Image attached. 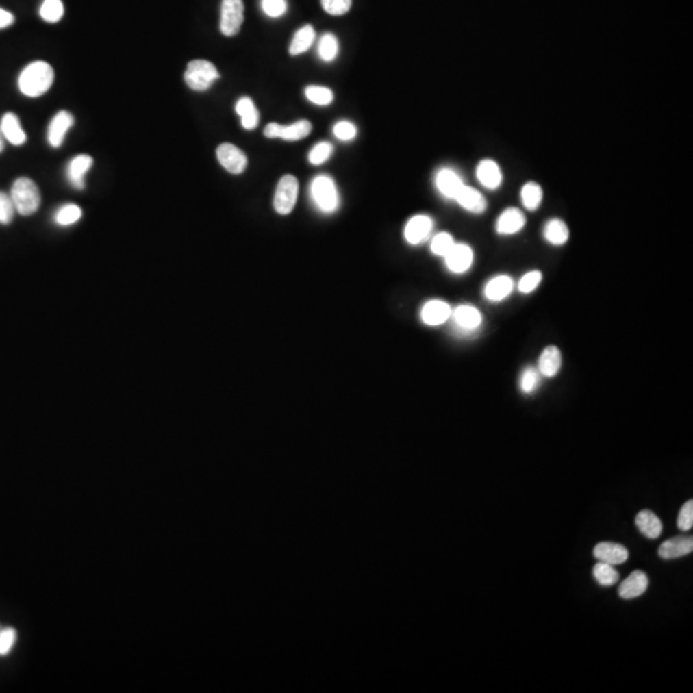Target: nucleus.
<instances>
[{
	"mask_svg": "<svg viewBox=\"0 0 693 693\" xmlns=\"http://www.w3.org/2000/svg\"><path fill=\"white\" fill-rule=\"evenodd\" d=\"M54 81V71L47 62H32L18 76V89L29 98H38L51 89Z\"/></svg>",
	"mask_w": 693,
	"mask_h": 693,
	"instance_id": "nucleus-1",
	"label": "nucleus"
},
{
	"mask_svg": "<svg viewBox=\"0 0 693 693\" xmlns=\"http://www.w3.org/2000/svg\"><path fill=\"white\" fill-rule=\"evenodd\" d=\"M10 195L16 211L22 216L35 214L40 207V190L29 177L17 179L12 185Z\"/></svg>",
	"mask_w": 693,
	"mask_h": 693,
	"instance_id": "nucleus-2",
	"label": "nucleus"
},
{
	"mask_svg": "<svg viewBox=\"0 0 693 693\" xmlns=\"http://www.w3.org/2000/svg\"><path fill=\"white\" fill-rule=\"evenodd\" d=\"M220 73L214 67V63L205 60H194L189 62L186 71L184 73V80L186 85L195 92H205L211 88Z\"/></svg>",
	"mask_w": 693,
	"mask_h": 693,
	"instance_id": "nucleus-3",
	"label": "nucleus"
},
{
	"mask_svg": "<svg viewBox=\"0 0 693 693\" xmlns=\"http://www.w3.org/2000/svg\"><path fill=\"white\" fill-rule=\"evenodd\" d=\"M311 195L317 207L327 214L334 212L339 205V194L331 177L321 175L311 184Z\"/></svg>",
	"mask_w": 693,
	"mask_h": 693,
	"instance_id": "nucleus-4",
	"label": "nucleus"
},
{
	"mask_svg": "<svg viewBox=\"0 0 693 693\" xmlns=\"http://www.w3.org/2000/svg\"><path fill=\"white\" fill-rule=\"evenodd\" d=\"M298 180L292 175H286L280 179L276 186L274 197V208L279 214H289L297 203L298 198Z\"/></svg>",
	"mask_w": 693,
	"mask_h": 693,
	"instance_id": "nucleus-5",
	"label": "nucleus"
},
{
	"mask_svg": "<svg viewBox=\"0 0 693 693\" xmlns=\"http://www.w3.org/2000/svg\"><path fill=\"white\" fill-rule=\"evenodd\" d=\"M244 21L243 0H223L220 30L225 36H235Z\"/></svg>",
	"mask_w": 693,
	"mask_h": 693,
	"instance_id": "nucleus-6",
	"label": "nucleus"
},
{
	"mask_svg": "<svg viewBox=\"0 0 693 693\" xmlns=\"http://www.w3.org/2000/svg\"><path fill=\"white\" fill-rule=\"evenodd\" d=\"M312 130V125L307 120H301L292 125H280V123H268L265 127L264 135L268 139H284L289 142H296L305 139Z\"/></svg>",
	"mask_w": 693,
	"mask_h": 693,
	"instance_id": "nucleus-7",
	"label": "nucleus"
},
{
	"mask_svg": "<svg viewBox=\"0 0 693 693\" xmlns=\"http://www.w3.org/2000/svg\"><path fill=\"white\" fill-rule=\"evenodd\" d=\"M216 154H217L218 162L227 173H234V175L244 173L247 164H248V160H247L244 152L242 149H239L238 147H235L233 144H221L217 148Z\"/></svg>",
	"mask_w": 693,
	"mask_h": 693,
	"instance_id": "nucleus-8",
	"label": "nucleus"
},
{
	"mask_svg": "<svg viewBox=\"0 0 693 693\" xmlns=\"http://www.w3.org/2000/svg\"><path fill=\"white\" fill-rule=\"evenodd\" d=\"M451 317L453 318L455 327H457L461 333H465V334H471V333L477 331L483 323V316H481L479 310L474 306H469V305H462V306L457 307L452 312Z\"/></svg>",
	"mask_w": 693,
	"mask_h": 693,
	"instance_id": "nucleus-9",
	"label": "nucleus"
},
{
	"mask_svg": "<svg viewBox=\"0 0 693 693\" xmlns=\"http://www.w3.org/2000/svg\"><path fill=\"white\" fill-rule=\"evenodd\" d=\"M446 266L453 274H464L474 262V252L468 244H456L444 255Z\"/></svg>",
	"mask_w": 693,
	"mask_h": 693,
	"instance_id": "nucleus-10",
	"label": "nucleus"
},
{
	"mask_svg": "<svg viewBox=\"0 0 693 693\" xmlns=\"http://www.w3.org/2000/svg\"><path fill=\"white\" fill-rule=\"evenodd\" d=\"M433 230V220L427 214H418L408 220L405 227V238L410 244L418 245L425 242Z\"/></svg>",
	"mask_w": 693,
	"mask_h": 693,
	"instance_id": "nucleus-11",
	"label": "nucleus"
},
{
	"mask_svg": "<svg viewBox=\"0 0 693 693\" xmlns=\"http://www.w3.org/2000/svg\"><path fill=\"white\" fill-rule=\"evenodd\" d=\"M593 556L596 560L601 562L620 565L629 559V552L620 543L600 542L593 549Z\"/></svg>",
	"mask_w": 693,
	"mask_h": 693,
	"instance_id": "nucleus-12",
	"label": "nucleus"
},
{
	"mask_svg": "<svg viewBox=\"0 0 693 693\" xmlns=\"http://www.w3.org/2000/svg\"><path fill=\"white\" fill-rule=\"evenodd\" d=\"M73 123L75 118L68 111H61L53 117L48 129V142L53 148L61 147L64 142L66 134L68 133Z\"/></svg>",
	"mask_w": 693,
	"mask_h": 693,
	"instance_id": "nucleus-13",
	"label": "nucleus"
},
{
	"mask_svg": "<svg viewBox=\"0 0 693 693\" xmlns=\"http://www.w3.org/2000/svg\"><path fill=\"white\" fill-rule=\"evenodd\" d=\"M92 158L86 154H80L75 158H72L70 164L67 166L66 176L68 183L77 190H81L85 188V176L92 168Z\"/></svg>",
	"mask_w": 693,
	"mask_h": 693,
	"instance_id": "nucleus-14",
	"label": "nucleus"
},
{
	"mask_svg": "<svg viewBox=\"0 0 693 693\" xmlns=\"http://www.w3.org/2000/svg\"><path fill=\"white\" fill-rule=\"evenodd\" d=\"M452 315V310L449 303L434 299L427 302L421 310V320L429 327H438L444 324Z\"/></svg>",
	"mask_w": 693,
	"mask_h": 693,
	"instance_id": "nucleus-15",
	"label": "nucleus"
},
{
	"mask_svg": "<svg viewBox=\"0 0 693 693\" xmlns=\"http://www.w3.org/2000/svg\"><path fill=\"white\" fill-rule=\"evenodd\" d=\"M648 587V577L642 570L633 571L619 587V596L622 600H633L642 596Z\"/></svg>",
	"mask_w": 693,
	"mask_h": 693,
	"instance_id": "nucleus-16",
	"label": "nucleus"
},
{
	"mask_svg": "<svg viewBox=\"0 0 693 693\" xmlns=\"http://www.w3.org/2000/svg\"><path fill=\"white\" fill-rule=\"evenodd\" d=\"M693 551L692 537H674L665 540L659 547V556L664 560H674L683 557Z\"/></svg>",
	"mask_w": 693,
	"mask_h": 693,
	"instance_id": "nucleus-17",
	"label": "nucleus"
},
{
	"mask_svg": "<svg viewBox=\"0 0 693 693\" xmlns=\"http://www.w3.org/2000/svg\"><path fill=\"white\" fill-rule=\"evenodd\" d=\"M525 216L518 208H507L500 214L496 230L500 235H514L525 226Z\"/></svg>",
	"mask_w": 693,
	"mask_h": 693,
	"instance_id": "nucleus-18",
	"label": "nucleus"
},
{
	"mask_svg": "<svg viewBox=\"0 0 693 693\" xmlns=\"http://www.w3.org/2000/svg\"><path fill=\"white\" fill-rule=\"evenodd\" d=\"M455 201L466 211L471 214H483L487 210V201L484 195L478 192L477 189L464 185L461 188Z\"/></svg>",
	"mask_w": 693,
	"mask_h": 693,
	"instance_id": "nucleus-19",
	"label": "nucleus"
},
{
	"mask_svg": "<svg viewBox=\"0 0 693 693\" xmlns=\"http://www.w3.org/2000/svg\"><path fill=\"white\" fill-rule=\"evenodd\" d=\"M436 185L439 193L449 199H455L465 184L456 171L451 168H442L436 176Z\"/></svg>",
	"mask_w": 693,
	"mask_h": 693,
	"instance_id": "nucleus-20",
	"label": "nucleus"
},
{
	"mask_svg": "<svg viewBox=\"0 0 693 693\" xmlns=\"http://www.w3.org/2000/svg\"><path fill=\"white\" fill-rule=\"evenodd\" d=\"M512 290L514 280L510 276H494L484 286V296L490 302H501L510 296Z\"/></svg>",
	"mask_w": 693,
	"mask_h": 693,
	"instance_id": "nucleus-21",
	"label": "nucleus"
},
{
	"mask_svg": "<svg viewBox=\"0 0 693 693\" xmlns=\"http://www.w3.org/2000/svg\"><path fill=\"white\" fill-rule=\"evenodd\" d=\"M477 177L479 183L490 189L494 190L500 188L502 184V173L500 166L493 160H483L477 167Z\"/></svg>",
	"mask_w": 693,
	"mask_h": 693,
	"instance_id": "nucleus-22",
	"label": "nucleus"
},
{
	"mask_svg": "<svg viewBox=\"0 0 693 693\" xmlns=\"http://www.w3.org/2000/svg\"><path fill=\"white\" fill-rule=\"evenodd\" d=\"M0 129H1V133L4 135V138L12 145L20 147L22 144L26 143V140H27L26 133L23 131V129L21 126L20 120L14 113L8 112L3 116Z\"/></svg>",
	"mask_w": 693,
	"mask_h": 693,
	"instance_id": "nucleus-23",
	"label": "nucleus"
},
{
	"mask_svg": "<svg viewBox=\"0 0 693 693\" xmlns=\"http://www.w3.org/2000/svg\"><path fill=\"white\" fill-rule=\"evenodd\" d=\"M635 525L644 537L656 540L663 533V522L651 510L640 511L635 516Z\"/></svg>",
	"mask_w": 693,
	"mask_h": 693,
	"instance_id": "nucleus-24",
	"label": "nucleus"
},
{
	"mask_svg": "<svg viewBox=\"0 0 693 693\" xmlns=\"http://www.w3.org/2000/svg\"><path fill=\"white\" fill-rule=\"evenodd\" d=\"M561 365H562V356H561L560 349L557 346H547L546 349H543V352L540 353L537 368H538L540 375L553 377L559 374Z\"/></svg>",
	"mask_w": 693,
	"mask_h": 693,
	"instance_id": "nucleus-25",
	"label": "nucleus"
},
{
	"mask_svg": "<svg viewBox=\"0 0 693 693\" xmlns=\"http://www.w3.org/2000/svg\"><path fill=\"white\" fill-rule=\"evenodd\" d=\"M235 111L242 118V125L244 127L245 130H253L260 123V112L258 110L255 108V103L248 98V97H243L240 98L236 105H235Z\"/></svg>",
	"mask_w": 693,
	"mask_h": 693,
	"instance_id": "nucleus-26",
	"label": "nucleus"
},
{
	"mask_svg": "<svg viewBox=\"0 0 693 693\" xmlns=\"http://www.w3.org/2000/svg\"><path fill=\"white\" fill-rule=\"evenodd\" d=\"M544 239L552 245H564L569 240V227L562 220L552 218L543 229Z\"/></svg>",
	"mask_w": 693,
	"mask_h": 693,
	"instance_id": "nucleus-27",
	"label": "nucleus"
},
{
	"mask_svg": "<svg viewBox=\"0 0 693 693\" xmlns=\"http://www.w3.org/2000/svg\"><path fill=\"white\" fill-rule=\"evenodd\" d=\"M315 38H316V34L311 25H306V26L301 27L293 36V40L289 47V53L292 55H298V54L305 53L312 47Z\"/></svg>",
	"mask_w": 693,
	"mask_h": 693,
	"instance_id": "nucleus-28",
	"label": "nucleus"
},
{
	"mask_svg": "<svg viewBox=\"0 0 693 693\" xmlns=\"http://www.w3.org/2000/svg\"><path fill=\"white\" fill-rule=\"evenodd\" d=\"M521 203L528 211H536L538 210L542 199H543V190L540 185L534 181H529L521 188Z\"/></svg>",
	"mask_w": 693,
	"mask_h": 693,
	"instance_id": "nucleus-29",
	"label": "nucleus"
},
{
	"mask_svg": "<svg viewBox=\"0 0 693 693\" xmlns=\"http://www.w3.org/2000/svg\"><path fill=\"white\" fill-rule=\"evenodd\" d=\"M593 578L602 587H612L619 581V572L614 568V565L598 561L593 566Z\"/></svg>",
	"mask_w": 693,
	"mask_h": 693,
	"instance_id": "nucleus-30",
	"label": "nucleus"
},
{
	"mask_svg": "<svg viewBox=\"0 0 693 693\" xmlns=\"http://www.w3.org/2000/svg\"><path fill=\"white\" fill-rule=\"evenodd\" d=\"M318 55L323 61L331 62L337 58L339 53V41L333 34H325L318 41Z\"/></svg>",
	"mask_w": 693,
	"mask_h": 693,
	"instance_id": "nucleus-31",
	"label": "nucleus"
},
{
	"mask_svg": "<svg viewBox=\"0 0 693 693\" xmlns=\"http://www.w3.org/2000/svg\"><path fill=\"white\" fill-rule=\"evenodd\" d=\"M81 208L76 204H64L54 214V221L61 226L76 224L81 218Z\"/></svg>",
	"mask_w": 693,
	"mask_h": 693,
	"instance_id": "nucleus-32",
	"label": "nucleus"
},
{
	"mask_svg": "<svg viewBox=\"0 0 693 693\" xmlns=\"http://www.w3.org/2000/svg\"><path fill=\"white\" fill-rule=\"evenodd\" d=\"M40 17L45 22L49 23H57L62 20L64 7L62 0H44L40 7Z\"/></svg>",
	"mask_w": 693,
	"mask_h": 693,
	"instance_id": "nucleus-33",
	"label": "nucleus"
},
{
	"mask_svg": "<svg viewBox=\"0 0 693 693\" xmlns=\"http://www.w3.org/2000/svg\"><path fill=\"white\" fill-rule=\"evenodd\" d=\"M307 99L317 105H329L334 99V94L325 86H308L306 89Z\"/></svg>",
	"mask_w": 693,
	"mask_h": 693,
	"instance_id": "nucleus-34",
	"label": "nucleus"
},
{
	"mask_svg": "<svg viewBox=\"0 0 693 693\" xmlns=\"http://www.w3.org/2000/svg\"><path fill=\"white\" fill-rule=\"evenodd\" d=\"M540 380V373L538 371V368L533 366L527 367L520 377L519 384L521 392L525 394L533 393L538 387Z\"/></svg>",
	"mask_w": 693,
	"mask_h": 693,
	"instance_id": "nucleus-35",
	"label": "nucleus"
},
{
	"mask_svg": "<svg viewBox=\"0 0 693 693\" xmlns=\"http://www.w3.org/2000/svg\"><path fill=\"white\" fill-rule=\"evenodd\" d=\"M455 244H456V242L452 235L449 233H439L433 238V240L430 243V249L434 255L444 257Z\"/></svg>",
	"mask_w": 693,
	"mask_h": 693,
	"instance_id": "nucleus-36",
	"label": "nucleus"
},
{
	"mask_svg": "<svg viewBox=\"0 0 693 693\" xmlns=\"http://www.w3.org/2000/svg\"><path fill=\"white\" fill-rule=\"evenodd\" d=\"M331 153H333V145L327 142H321L311 149V152L308 154V161L315 166H318V164L327 162Z\"/></svg>",
	"mask_w": 693,
	"mask_h": 693,
	"instance_id": "nucleus-37",
	"label": "nucleus"
},
{
	"mask_svg": "<svg viewBox=\"0 0 693 693\" xmlns=\"http://www.w3.org/2000/svg\"><path fill=\"white\" fill-rule=\"evenodd\" d=\"M540 281H542V273L540 271H529V273H527L519 280L518 288H519L520 293L529 294V293L534 292L540 286Z\"/></svg>",
	"mask_w": 693,
	"mask_h": 693,
	"instance_id": "nucleus-38",
	"label": "nucleus"
},
{
	"mask_svg": "<svg viewBox=\"0 0 693 693\" xmlns=\"http://www.w3.org/2000/svg\"><path fill=\"white\" fill-rule=\"evenodd\" d=\"M261 7L268 17L279 18L286 14L288 3L286 0H261Z\"/></svg>",
	"mask_w": 693,
	"mask_h": 693,
	"instance_id": "nucleus-39",
	"label": "nucleus"
},
{
	"mask_svg": "<svg viewBox=\"0 0 693 693\" xmlns=\"http://www.w3.org/2000/svg\"><path fill=\"white\" fill-rule=\"evenodd\" d=\"M14 204L12 202L10 194L0 192V224L8 225L14 217Z\"/></svg>",
	"mask_w": 693,
	"mask_h": 693,
	"instance_id": "nucleus-40",
	"label": "nucleus"
},
{
	"mask_svg": "<svg viewBox=\"0 0 693 693\" xmlns=\"http://www.w3.org/2000/svg\"><path fill=\"white\" fill-rule=\"evenodd\" d=\"M324 10L331 16H343L352 7V0H321Z\"/></svg>",
	"mask_w": 693,
	"mask_h": 693,
	"instance_id": "nucleus-41",
	"label": "nucleus"
},
{
	"mask_svg": "<svg viewBox=\"0 0 693 693\" xmlns=\"http://www.w3.org/2000/svg\"><path fill=\"white\" fill-rule=\"evenodd\" d=\"M678 529L682 531H688L692 529L693 527V501H687L679 511L678 520H677Z\"/></svg>",
	"mask_w": 693,
	"mask_h": 693,
	"instance_id": "nucleus-42",
	"label": "nucleus"
},
{
	"mask_svg": "<svg viewBox=\"0 0 693 693\" xmlns=\"http://www.w3.org/2000/svg\"><path fill=\"white\" fill-rule=\"evenodd\" d=\"M334 135L339 140H343V142L352 140L356 138V126L349 121H339L334 126Z\"/></svg>",
	"mask_w": 693,
	"mask_h": 693,
	"instance_id": "nucleus-43",
	"label": "nucleus"
},
{
	"mask_svg": "<svg viewBox=\"0 0 693 693\" xmlns=\"http://www.w3.org/2000/svg\"><path fill=\"white\" fill-rule=\"evenodd\" d=\"M17 640V632L13 628H7L0 632V656H5L10 653Z\"/></svg>",
	"mask_w": 693,
	"mask_h": 693,
	"instance_id": "nucleus-44",
	"label": "nucleus"
},
{
	"mask_svg": "<svg viewBox=\"0 0 693 693\" xmlns=\"http://www.w3.org/2000/svg\"><path fill=\"white\" fill-rule=\"evenodd\" d=\"M14 23V16L8 10L0 8V29H7Z\"/></svg>",
	"mask_w": 693,
	"mask_h": 693,
	"instance_id": "nucleus-45",
	"label": "nucleus"
},
{
	"mask_svg": "<svg viewBox=\"0 0 693 693\" xmlns=\"http://www.w3.org/2000/svg\"><path fill=\"white\" fill-rule=\"evenodd\" d=\"M4 151V135L1 133V129H0V153Z\"/></svg>",
	"mask_w": 693,
	"mask_h": 693,
	"instance_id": "nucleus-46",
	"label": "nucleus"
}]
</instances>
